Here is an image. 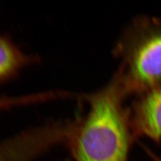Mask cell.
Here are the masks:
<instances>
[{
  "label": "cell",
  "instance_id": "cell-1",
  "mask_svg": "<svg viewBox=\"0 0 161 161\" xmlns=\"http://www.w3.org/2000/svg\"><path fill=\"white\" fill-rule=\"evenodd\" d=\"M125 98L112 80L109 84L86 97V115L70 121L65 145L75 161H128L136 140Z\"/></svg>",
  "mask_w": 161,
  "mask_h": 161
},
{
  "label": "cell",
  "instance_id": "cell-2",
  "mask_svg": "<svg viewBox=\"0 0 161 161\" xmlns=\"http://www.w3.org/2000/svg\"><path fill=\"white\" fill-rule=\"evenodd\" d=\"M115 53L121 65L114 78L125 97L161 84V19H135L122 35Z\"/></svg>",
  "mask_w": 161,
  "mask_h": 161
},
{
  "label": "cell",
  "instance_id": "cell-3",
  "mask_svg": "<svg viewBox=\"0 0 161 161\" xmlns=\"http://www.w3.org/2000/svg\"><path fill=\"white\" fill-rule=\"evenodd\" d=\"M129 110L136 139L146 137L161 143V84L140 93Z\"/></svg>",
  "mask_w": 161,
  "mask_h": 161
},
{
  "label": "cell",
  "instance_id": "cell-4",
  "mask_svg": "<svg viewBox=\"0 0 161 161\" xmlns=\"http://www.w3.org/2000/svg\"><path fill=\"white\" fill-rule=\"evenodd\" d=\"M38 62V57L24 52L9 35L0 34V86Z\"/></svg>",
  "mask_w": 161,
  "mask_h": 161
},
{
  "label": "cell",
  "instance_id": "cell-5",
  "mask_svg": "<svg viewBox=\"0 0 161 161\" xmlns=\"http://www.w3.org/2000/svg\"><path fill=\"white\" fill-rule=\"evenodd\" d=\"M143 147L144 149L145 152H146V153L148 155L150 158L152 159L153 161H161V158L159 157L158 156L156 155L151 150H150L149 148L146 147V146H143Z\"/></svg>",
  "mask_w": 161,
  "mask_h": 161
}]
</instances>
